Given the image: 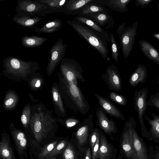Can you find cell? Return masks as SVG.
<instances>
[{"instance_id": "1", "label": "cell", "mask_w": 159, "mask_h": 159, "mask_svg": "<svg viewBox=\"0 0 159 159\" xmlns=\"http://www.w3.org/2000/svg\"><path fill=\"white\" fill-rule=\"evenodd\" d=\"M57 122V118L42 102L31 107L29 128L25 133L29 142L30 155L56 139Z\"/></svg>"}, {"instance_id": "2", "label": "cell", "mask_w": 159, "mask_h": 159, "mask_svg": "<svg viewBox=\"0 0 159 159\" xmlns=\"http://www.w3.org/2000/svg\"><path fill=\"white\" fill-rule=\"evenodd\" d=\"M3 66V75L17 82L27 81L32 75L40 70L36 62L25 61L11 56L4 59Z\"/></svg>"}, {"instance_id": "3", "label": "cell", "mask_w": 159, "mask_h": 159, "mask_svg": "<svg viewBox=\"0 0 159 159\" xmlns=\"http://www.w3.org/2000/svg\"><path fill=\"white\" fill-rule=\"evenodd\" d=\"M67 23L80 37L96 50L103 58H107L109 53L108 45L111 41L109 36L105 35L74 20H68Z\"/></svg>"}, {"instance_id": "4", "label": "cell", "mask_w": 159, "mask_h": 159, "mask_svg": "<svg viewBox=\"0 0 159 159\" xmlns=\"http://www.w3.org/2000/svg\"><path fill=\"white\" fill-rule=\"evenodd\" d=\"M59 91L66 104L72 108L74 104L79 111L85 113L89 109L88 103L78 86L67 81L60 72L57 73Z\"/></svg>"}, {"instance_id": "5", "label": "cell", "mask_w": 159, "mask_h": 159, "mask_svg": "<svg viewBox=\"0 0 159 159\" xmlns=\"http://www.w3.org/2000/svg\"><path fill=\"white\" fill-rule=\"evenodd\" d=\"M60 73L67 81L78 86L77 80L85 81L82 73L83 69L79 63L75 60L64 58L60 66Z\"/></svg>"}, {"instance_id": "6", "label": "cell", "mask_w": 159, "mask_h": 159, "mask_svg": "<svg viewBox=\"0 0 159 159\" xmlns=\"http://www.w3.org/2000/svg\"><path fill=\"white\" fill-rule=\"evenodd\" d=\"M16 13L31 16L46 17V14L53 12L46 5L30 0H19L15 8Z\"/></svg>"}, {"instance_id": "7", "label": "cell", "mask_w": 159, "mask_h": 159, "mask_svg": "<svg viewBox=\"0 0 159 159\" xmlns=\"http://www.w3.org/2000/svg\"><path fill=\"white\" fill-rule=\"evenodd\" d=\"M9 127L19 158L26 159L28 157L27 151L29 142L25 132L16 128L12 122L9 124Z\"/></svg>"}, {"instance_id": "8", "label": "cell", "mask_w": 159, "mask_h": 159, "mask_svg": "<svg viewBox=\"0 0 159 159\" xmlns=\"http://www.w3.org/2000/svg\"><path fill=\"white\" fill-rule=\"evenodd\" d=\"M148 92L147 87L138 91L135 90L133 97L134 107L138 114V118L140 125L142 134H148V131L143 121V116L147 106V97Z\"/></svg>"}, {"instance_id": "9", "label": "cell", "mask_w": 159, "mask_h": 159, "mask_svg": "<svg viewBox=\"0 0 159 159\" xmlns=\"http://www.w3.org/2000/svg\"><path fill=\"white\" fill-rule=\"evenodd\" d=\"M68 47L63 43L62 39L58 40L50 50V57L46 68L47 75L50 76L64 57Z\"/></svg>"}, {"instance_id": "10", "label": "cell", "mask_w": 159, "mask_h": 159, "mask_svg": "<svg viewBox=\"0 0 159 159\" xmlns=\"http://www.w3.org/2000/svg\"><path fill=\"white\" fill-rule=\"evenodd\" d=\"M138 21L134 23L132 26H128L119 37L122 53L125 58L130 55L137 35Z\"/></svg>"}, {"instance_id": "11", "label": "cell", "mask_w": 159, "mask_h": 159, "mask_svg": "<svg viewBox=\"0 0 159 159\" xmlns=\"http://www.w3.org/2000/svg\"><path fill=\"white\" fill-rule=\"evenodd\" d=\"M136 124L134 119L131 116L129 121L125 124L122 134V148L127 157L130 159L133 158L132 130Z\"/></svg>"}, {"instance_id": "12", "label": "cell", "mask_w": 159, "mask_h": 159, "mask_svg": "<svg viewBox=\"0 0 159 159\" xmlns=\"http://www.w3.org/2000/svg\"><path fill=\"white\" fill-rule=\"evenodd\" d=\"M102 78L110 89L117 92L121 89V82L117 66L114 64L107 66Z\"/></svg>"}, {"instance_id": "13", "label": "cell", "mask_w": 159, "mask_h": 159, "mask_svg": "<svg viewBox=\"0 0 159 159\" xmlns=\"http://www.w3.org/2000/svg\"><path fill=\"white\" fill-rule=\"evenodd\" d=\"M86 17L90 18L93 20L108 33L111 30L115 24L113 17L107 13L99 12L90 14Z\"/></svg>"}, {"instance_id": "14", "label": "cell", "mask_w": 159, "mask_h": 159, "mask_svg": "<svg viewBox=\"0 0 159 159\" xmlns=\"http://www.w3.org/2000/svg\"><path fill=\"white\" fill-rule=\"evenodd\" d=\"M51 91L54 111L58 118L67 116L66 110L59 91L58 84L56 82H55L52 84Z\"/></svg>"}, {"instance_id": "15", "label": "cell", "mask_w": 159, "mask_h": 159, "mask_svg": "<svg viewBox=\"0 0 159 159\" xmlns=\"http://www.w3.org/2000/svg\"><path fill=\"white\" fill-rule=\"evenodd\" d=\"M0 143V159H16L13 147L8 134L3 129Z\"/></svg>"}, {"instance_id": "16", "label": "cell", "mask_w": 159, "mask_h": 159, "mask_svg": "<svg viewBox=\"0 0 159 159\" xmlns=\"http://www.w3.org/2000/svg\"><path fill=\"white\" fill-rule=\"evenodd\" d=\"M96 115L98 124L105 133L111 134L112 133L117 132V130L114 121L109 119L100 107L97 109Z\"/></svg>"}, {"instance_id": "17", "label": "cell", "mask_w": 159, "mask_h": 159, "mask_svg": "<svg viewBox=\"0 0 159 159\" xmlns=\"http://www.w3.org/2000/svg\"><path fill=\"white\" fill-rule=\"evenodd\" d=\"M131 0H93L94 3L108 7L112 10L122 13L128 11L127 5Z\"/></svg>"}, {"instance_id": "18", "label": "cell", "mask_w": 159, "mask_h": 159, "mask_svg": "<svg viewBox=\"0 0 159 159\" xmlns=\"http://www.w3.org/2000/svg\"><path fill=\"white\" fill-rule=\"evenodd\" d=\"M136 125L134 126L132 130L133 159H148L146 149L135 129Z\"/></svg>"}, {"instance_id": "19", "label": "cell", "mask_w": 159, "mask_h": 159, "mask_svg": "<svg viewBox=\"0 0 159 159\" xmlns=\"http://www.w3.org/2000/svg\"><path fill=\"white\" fill-rule=\"evenodd\" d=\"M95 96L102 107L108 113L121 120L125 119V117L122 112L109 100L97 94Z\"/></svg>"}, {"instance_id": "20", "label": "cell", "mask_w": 159, "mask_h": 159, "mask_svg": "<svg viewBox=\"0 0 159 159\" xmlns=\"http://www.w3.org/2000/svg\"><path fill=\"white\" fill-rule=\"evenodd\" d=\"M13 21L20 26L29 28H34L36 24L41 21L42 18L38 16H31L16 13L12 18Z\"/></svg>"}, {"instance_id": "21", "label": "cell", "mask_w": 159, "mask_h": 159, "mask_svg": "<svg viewBox=\"0 0 159 159\" xmlns=\"http://www.w3.org/2000/svg\"><path fill=\"white\" fill-rule=\"evenodd\" d=\"M148 76V71L146 67L140 64L131 75L129 83L132 87L134 88L139 83H144Z\"/></svg>"}, {"instance_id": "22", "label": "cell", "mask_w": 159, "mask_h": 159, "mask_svg": "<svg viewBox=\"0 0 159 159\" xmlns=\"http://www.w3.org/2000/svg\"><path fill=\"white\" fill-rule=\"evenodd\" d=\"M139 44L143 54L148 59L159 65V52L151 43L144 40H140Z\"/></svg>"}, {"instance_id": "23", "label": "cell", "mask_w": 159, "mask_h": 159, "mask_svg": "<svg viewBox=\"0 0 159 159\" xmlns=\"http://www.w3.org/2000/svg\"><path fill=\"white\" fill-rule=\"evenodd\" d=\"M93 1V0H68L63 11L70 15H78L85 5Z\"/></svg>"}, {"instance_id": "24", "label": "cell", "mask_w": 159, "mask_h": 159, "mask_svg": "<svg viewBox=\"0 0 159 159\" xmlns=\"http://www.w3.org/2000/svg\"><path fill=\"white\" fill-rule=\"evenodd\" d=\"M93 115H90L82 123L83 125L77 130L76 137L80 145H83L87 139L89 125L92 123Z\"/></svg>"}, {"instance_id": "25", "label": "cell", "mask_w": 159, "mask_h": 159, "mask_svg": "<svg viewBox=\"0 0 159 159\" xmlns=\"http://www.w3.org/2000/svg\"><path fill=\"white\" fill-rule=\"evenodd\" d=\"M19 101V97L15 90H9L5 95L3 105L6 110L11 111L17 106Z\"/></svg>"}, {"instance_id": "26", "label": "cell", "mask_w": 159, "mask_h": 159, "mask_svg": "<svg viewBox=\"0 0 159 159\" xmlns=\"http://www.w3.org/2000/svg\"><path fill=\"white\" fill-rule=\"evenodd\" d=\"M93 1L85 5L82 8L78 16L86 17L90 14L99 12H106L110 14L109 11L104 6L96 3Z\"/></svg>"}, {"instance_id": "27", "label": "cell", "mask_w": 159, "mask_h": 159, "mask_svg": "<svg viewBox=\"0 0 159 159\" xmlns=\"http://www.w3.org/2000/svg\"><path fill=\"white\" fill-rule=\"evenodd\" d=\"M48 39L45 37L25 35L22 37L21 42L24 47L33 48L42 45Z\"/></svg>"}, {"instance_id": "28", "label": "cell", "mask_w": 159, "mask_h": 159, "mask_svg": "<svg viewBox=\"0 0 159 159\" xmlns=\"http://www.w3.org/2000/svg\"><path fill=\"white\" fill-rule=\"evenodd\" d=\"M62 26V22L61 20L56 19L45 23L40 29L35 27L34 31L38 33H53L59 30L61 28Z\"/></svg>"}, {"instance_id": "29", "label": "cell", "mask_w": 159, "mask_h": 159, "mask_svg": "<svg viewBox=\"0 0 159 159\" xmlns=\"http://www.w3.org/2000/svg\"><path fill=\"white\" fill-rule=\"evenodd\" d=\"M60 138L57 137L56 139L53 141L50 142L41 147L36 151L32 154L34 155L35 159H45L47 156L53 150L55 145L60 140Z\"/></svg>"}, {"instance_id": "30", "label": "cell", "mask_w": 159, "mask_h": 159, "mask_svg": "<svg viewBox=\"0 0 159 159\" xmlns=\"http://www.w3.org/2000/svg\"><path fill=\"white\" fill-rule=\"evenodd\" d=\"M100 144L97 159H109L111 155V149L105 136L100 137Z\"/></svg>"}, {"instance_id": "31", "label": "cell", "mask_w": 159, "mask_h": 159, "mask_svg": "<svg viewBox=\"0 0 159 159\" xmlns=\"http://www.w3.org/2000/svg\"><path fill=\"white\" fill-rule=\"evenodd\" d=\"M68 0H35V2L46 5L53 12L63 11Z\"/></svg>"}, {"instance_id": "32", "label": "cell", "mask_w": 159, "mask_h": 159, "mask_svg": "<svg viewBox=\"0 0 159 159\" xmlns=\"http://www.w3.org/2000/svg\"><path fill=\"white\" fill-rule=\"evenodd\" d=\"M74 20L86 25L94 30L107 36H109V33L103 29L97 23L91 19L84 16H77L75 17Z\"/></svg>"}, {"instance_id": "33", "label": "cell", "mask_w": 159, "mask_h": 159, "mask_svg": "<svg viewBox=\"0 0 159 159\" xmlns=\"http://www.w3.org/2000/svg\"><path fill=\"white\" fill-rule=\"evenodd\" d=\"M30 89L33 91L40 89L44 84V79L39 73H35L32 75L27 81Z\"/></svg>"}, {"instance_id": "34", "label": "cell", "mask_w": 159, "mask_h": 159, "mask_svg": "<svg viewBox=\"0 0 159 159\" xmlns=\"http://www.w3.org/2000/svg\"><path fill=\"white\" fill-rule=\"evenodd\" d=\"M31 107L29 103L24 106L21 115L20 120L25 133H26L29 128L31 117Z\"/></svg>"}, {"instance_id": "35", "label": "cell", "mask_w": 159, "mask_h": 159, "mask_svg": "<svg viewBox=\"0 0 159 159\" xmlns=\"http://www.w3.org/2000/svg\"><path fill=\"white\" fill-rule=\"evenodd\" d=\"M152 119L144 116L145 119L151 126L150 131L155 137L159 138V116L154 113L152 114Z\"/></svg>"}, {"instance_id": "36", "label": "cell", "mask_w": 159, "mask_h": 159, "mask_svg": "<svg viewBox=\"0 0 159 159\" xmlns=\"http://www.w3.org/2000/svg\"><path fill=\"white\" fill-rule=\"evenodd\" d=\"M68 142L67 139H60L45 159H48L62 153L66 148Z\"/></svg>"}, {"instance_id": "37", "label": "cell", "mask_w": 159, "mask_h": 159, "mask_svg": "<svg viewBox=\"0 0 159 159\" xmlns=\"http://www.w3.org/2000/svg\"><path fill=\"white\" fill-rule=\"evenodd\" d=\"M63 159H77V154L72 144L70 142L62 153Z\"/></svg>"}, {"instance_id": "38", "label": "cell", "mask_w": 159, "mask_h": 159, "mask_svg": "<svg viewBox=\"0 0 159 159\" xmlns=\"http://www.w3.org/2000/svg\"><path fill=\"white\" fill-rule=\"evenodd\" d=\"M111 44V57L114 61L117 62L118 60V50L116 40L113 33H109Z\"/></svg>"}, {"instance_id": "39", "label": "cell", "mask_w": 159, "mask_h": 159, "mask_svg": "<svg viewBox=\"0 0 159 159\" xmlns=\"http://www.w3.org/2000/svg\"><path fill=\"white\" fill-rule=\"evenodd\" d=\"M109 96L112 100L120 105H125L128 102L127 99L125 96L114 92H110Z\"/></svg>"}, {"instance_id": "40", "label": "cell", "mask_w": 159, "mask_h": 159, "mask_svg": "<svg viewBox=\"0 0 159 159\" xmlns=\"http://www.w3.org/2000/svg\"><path fill=\"white\" fill-rule=\"evenodd\" d=\"M57 122H60L62 125L66 126L67 128L74 126L79 122L78 120L73 118H69L65 120H63L60 118H57Z\"/></svg>"}, {"instance_id": "41", "label": "cell", "mask_w": 159, "mask_h": 159, "mask_svg": "<svg viewBox=\"0 0 159 159\" xmlns=\"http://www.w3.org/2000/svg\"><path fill=\"white\" fill-rule=\"evenodd\" d=\"M147 104L148 105L156 107L159 110V93L151 95Z\"/></svg>"}, {"instance_id": "42", "label": "cell", "mask_w": 159, "mask_h": 159, "mask_svg": "<svg viewBox=\"0 0 159 159\" xmlns=\"http://www.w3.org/2000/svg\"><path fill=\"white\" fill-rule=\"evenodd\" d=\"M100 136L98 132L97 141L93 149L92 159H97L100 147Z\"/></svg>"}, {"instance_id": "43", "label": "cell", "mask_w": 159, "mask_h": 159, "mask_svg": "<svg viewBox=\"0 0 159 159\" xmlns=\"http://www.w3.org/2000/svg\"><path fill=\"white\" fill-rule=\"evenodd\" d=\"M98 130L96 128L95 129L91 134L90 142L91 145L92 150L93 149L97 141L98 135Z\"/></svg>"}, {"instance_id": "44", "label": "cell", "mask_w": 159, "mask_h": 159, "mask_svg": "<svg viewBox=\"0 0 159 159\" xmlns=\"http://www.w3.org/2000/svg\"><path fill=\"white\" fill-rule=\"evenodd\" d=\"M153 0H135V4L136 6L144 8L148 5Z\"/></svg>"}, {"instance_id": "45", "label": "cell", "mask_w": 159, "mask_h": 159, "mask_svg": "<svg viewBox=\"0 0 159 159\" xmlns=\"http://www.w3.org/2000/svg\"><path fill=\"white\" fill-rule=\"evenodd\" d=\"M126 24L125 22H123L117 28L116 32L119 37L121 36L126 29Z\"/></svg>"}, {"instance_id": "46", "label": "cell", "mask_w": 159, "mask_h": 159, "mask_svg": "<svg viewBox=\"0 0 159 159\" xmlns=\"http://www.w3.org/2000/svg\"><path fill=\"white\" fill-rule=\"evenodd\" d=\"M85 159H91V154L90 148H89L86 151Z\"/></svg>"}, {"instance_id": "47", "label": "cell", "mask_w": 159, "mask_h": 159, "mask_svg": "<svg viewBox=\"0 0 159 159\" xmlns=\"http://www.w3.org/2000/svg\"><path fill=\"white\" fill-rule=\"evenodd\" d=\"M153 35L156 38H157L159 40V34H153Z\"/></svg>"}, {"instance_id": "48", "label": "cell", "mask_w": 159, "mask_h": 159, "mask_svg": "<svg viewBox=\"0 0 159 159\" xmlns=\"http://www.w3.org/2000/svg\"><path fill=\"white\" fill-rule=\"evenodd\" d=\"M31 159H33L31 158ZM48 159H60L57 158V157H56H56H52L51 158H49Z\"/></svg>"}, {"instance_id": "49", "label": "cell", "mask_w": 159, "mask_h": 159, "mask_svg": "<svg viewBox=\"0 0 159 159\" xmlns=\"http://www.w3.org/2000/svg\"><path fill=\"white\" fill-rule=\"evenodd\" d=\"M157 10H158V13H159V2L157 4Z\"/></svg>"}, {"instance_id": "50", "label": "cell", "mask_w": 159, "mask_h": 159, "mask_svg": "<svg viewBox=\"0 0 159 159\" xmlns=\"http://www.w3.org/2000/svg\"><path fill=\"white\" fill-rule=\"evenodd\" d=\"M157 82L158 84L159 85V79H158Z\"/></svg>"}, {"instance_id": "51", "label": "cell", "mask_w": 159, "mask_h": 159, "mask_svg": "<svg viewBox=\"0 0 159 159\" xmlns=\"http://www.w3.org/2000/svg\"><path fill=\"white\" fill-rule=\"evenodd\" d=\"M157 157H158V159H159V152L158 154Z\"/></svg>"}]
</instances>
